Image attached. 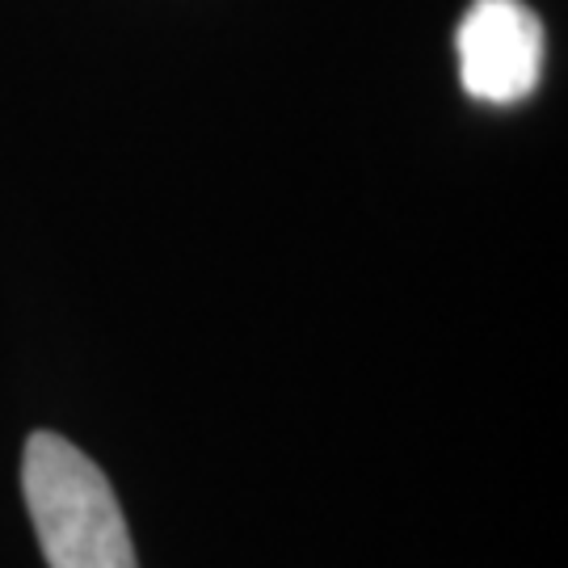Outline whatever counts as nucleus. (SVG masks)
<instances>
[{
	"label": "nucleus",
	"instance_id": "nucleus-1",
	"mask_svg": "<svg viewBox=\"0 0 568 568\" xmlns=\"http://www.w3.org/2000/svg\"><path fill=\"white\" fill-rule=\"evenodd\" d=\"M21 493L51 568H140L105 471L68 438L51 429L30 434Z\"/></svg>",
	"mask_w": 568,
	"mask_h": 568
},
{
	"label": "nucleus",
	"instance_id": "nucleus-2",
	"mask_svg": "<svg viewBox=\"0 0 568 568\" xmlns=\"http://www.w3.org/2000/svg\"><path fill=\"white\" fill-rule=\"evenodd\" d=\"M464 93L488 105H514L544 77V21L523 0H476L455 30Z\"/></svg>",
	"mask_w": 568,
	"mask_h": 568
}]
</instances>
